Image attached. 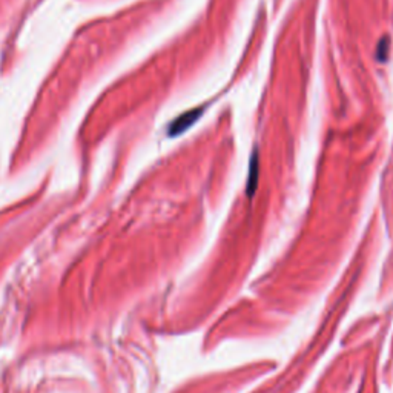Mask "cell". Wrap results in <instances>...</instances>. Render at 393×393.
<instances>
[{
  "mask_svg": "<svg viewBox=\"0 0 393 393\" xmlns=\"http://www.w3.org/2000/svg\"><path fill=\"white\" fill-rule=\"evenodd\" d=\"M199 118L196 117V111H192V112H187V114H183V116H180L176 122H174L171 125V135H177V134H181L183 131H186L189 126H191L195 120Z\"/></svg>",
  "mask_w": 393,
  "mask_h": 393,
  "instance_id": "obj_1",
  "label": "cell"
}]
</instances>
